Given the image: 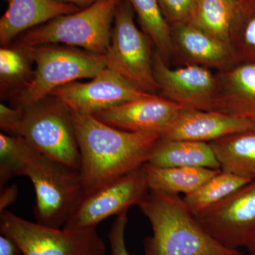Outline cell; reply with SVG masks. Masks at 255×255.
I'll use <instances>...</instances> for the list:
<instances>
[{"label":"cell","instance_id":"6da1fadb","mask_svg":"<svg viewBox=\"0 0 255 255\" xmlns=\"http://www.w3.org/2000/svg\"><path fill=\"white\" fill-rule=\"evenodd\" d=\"M71 114L81 159L83 195L147 163L161 137L157 132L116 128L91 114Z\"/></svg>","mask_w":255,"mask_h":255},{"label":"cell","instance_id":"7a4b0ae2","mask_svg":"<svg viewBox=\"0 0 255 255\" xmlns=\"http://www.w3.org/2000/svg\"><path fill=\"white\" fill-rule=\"evenodd\" d=\"M138 207L153 231L144 240V255H243L206 232L177 194L150 191Z\"/></svg>","mask_w":255,"mask_h":255},{"label":"cell","instance_id":"3957f363","mask_svg":"<svg viewBox=\"0 0 255 255\" xmlns=\"http://www.w3.org/2000/svg\"><path fill=\"white\" fill-rule=\"evenodd\" d=\"M23 46L36 68L31 80L15 94L17 107L36 104L56 89L80 79L95 78L107 68L104 55L53 44Z\"/></svg>","mask_w":255,"mask_h":255},{"label":"cell","instance_id":"277c9868","mask_svg":"<svg viewBox=\"0 0 255 255\" xmlns=\"http://www.w3.org/2000/svg\"><path fill=\"white\" fill-rule=\"evenodd\" d=\"M23 176L29 178L34 187L36 222L63 228L83 195L80 171L47 157L33 147Z\"/></svg>","mask_w":255,"mask_h":255},{"label":"cell","instance_id":"5b68a950","mask_svg":"<svg viewBox=\"0 0 255 255\" xmlns=\"http://www.w3.org/2000/svg\"><path fill=\"white\" fill-rule=\"evenodd\" d=\"M121 0H101L72 14L62 15L32 28L21 38L26 46L63 43L105 55L112 39L114 13Z\"/></svg>","mask_w":255,"mask_h":255},{"label":"cell","instance_id":"8992f818","mask_svg":"<svg viewBox=\"0 0 255 255\" xmlns=\"http://www.w3.org/2000/svg\"><path fill=\"white\" fill-rule=\"evenodd\" d=\"M22 108L16 135L42 155L80 171V150L68 109L52 96Z\"/></svg>","mask_w":255,"mask_h":255},{"label":"cell","instance_id":"52a82bcc","mask_svg":"<svg viewBox=\"0 0 255 255\" xmlns=\"http://www.w3.org/2000/svg\"><path fill=\"white\" fill-rule=\"evenodd\" d=\"M150 40L134 22L131 4L121 0L114 13L110 46L104 55L107 68L137 90L156 95L159 87L154 74Z\"/></svg>","mask_w":255,"mask_h":255},{"label":"cell","instance_id":"ba28073f","mask_svg":"<svg viewBox=\"0 0 255 255\" xmlns=\"http://www.w3.org/2000/svg\"><path fill=\"white\" fill-rule=\"evenodd\" d=\"M0 231L19 246L23 255H105L107 247L96 229L67 231L0 213Z\"/></svg>","mask_w":255,"mask_h":255},{"label":"cell","instance_id":"9c48e42d","mask_svg":"<svg viewBox=\"0 0 255 255\" xmlns=\"http://www.w3.org/2000/svg\"><path fill=\"white\" fill-rule=\"evenodd\" d=\"M150 192L144 164L82 196L63 226L67 231L96 229L104 220L138 206Z\"/></svg>","mask_w":255,"mask_h":255},{"label":"cell","instance_id":"30bf717a","mask_svg":"<svg viewBox=\"0 0 255 255\" xmlns=\"http://www.w3.org/2000/svg\"><path fill=\"white\" fill-rule=\"evenodd\" d=\"M152 95L137 90L119 74L107 68L91 81L71 82L56 89L50 95L70 112L91 115Z\"/></svg>","mask_w":255,"mask_h":255},{"label":"cell","instance_id":"8fae6325","mask_svg":"<svg viewBox=\"0 0 255 255\" xmlns=\"http://www.w3.org/2000/svg\"><path fill=\"white\" fill-rule=\"evenodd\" d=\"M195 218L223 246L231 250L245 247L255 229V181Z\"/></svg>","mask_w":255,"mask_h":255},{"label":"cell","instance_id":"7c38bea8","mask_svg":"<svg viewBox=\"0 0 255 255\" xmlns=\"http://www.w3.org/2000/svg\"><path fill=\"white\" fill-rule=\"evenodd\" d=\"M153 70L164 97L188 110L214 111L218 80L209 69L197 65L171 69L156 51Z\"/></svg>","mask_w":255,"mask_h":255},{"label":"cell","instance_id":"4fadbf2b","mask_svg":"<svg viewBox=\"0 0 255 255\" xmlns=\"http://www.w3.org/2000/svg\"><path fill=\"white\" fill-rule=\"evenodd\" d=\"M184 109L165 97L153 95L126 102L93 116L116 128L130 132H157L162 136Z\"/></svg>","mask_w":255,"mask_h":255},{"label":"cell","instance_id":"5bb4252c","mask_svg":"<svg viewBox=\"0 0 255 255\" xmlns=\"http://www.w3.org/2000/svg\"><path fill=\"white\" fill-rule=\"evenodd\" d=\"M255 128L253 122L223 112L184 109L161 137L210 142Z\"/></svg>","mask_w":255,"mask_h":255},{"label":"cell","instance_id":"9a60e30c","mask_svg":"<svg viewBox=\"0 0 255 255\" xmlns=\"http://www.w3.org/2000/svg\"><path fill=\"white\" fill-rule=\"evenodd\" d=\"M174 51L182 56L187 65L226 70L238 65L231 47L191 23L171 27Z\"/></svg>","mask_w":255,"mask_h":255},{"label":"cell","instance_id":"2e32d148","mask_svg":"<svg viewBox=\"0 0 255 255\" xmlns=\"http://www.w3.org/2000/svg\"><path fill=\"white\" fill-rule=\"evenodd\" d=\"M216 75L214 111L255 124V64L240 63Z\"/></svg>","mask_w":255,"mask_h":255},{"label":"cell","instance_id":"e0dca14e","mask_svg":"<svg viewBox=\"0 0 255 255\" xmlns=\"http://www.w3.org/2000/svg\"><path fill=\"white\" fill-rule=\"evenodd\" d=\"M80 10L57 0H8L7 9L0 18V43L6 46L21 32Z\"/></svg>","mask_w":255,"mask_h":255},{"label":"cell","instance_id":"ac0fdd59","mask_svg":"<svg viewBox=\"0 0 255 255\" xmlns=\"http://www.w3.org/2000/svg\"><path fill=\"white\" fill-rule=\"evenodd\" d=\"M147 163L159 167L221 169L209 142L169 140L162 137L154 146Z\"/></svg>","mask_w":255,"mask_h":255},{"label":"cell","instance_id":"d6986e66","mask_svg":"<svg viewBox=\"0 0 255 255\" xmlns=\"http://www.w3.org/2000/svg\"><path fill=\"white\" fill-rule=\"evenodd\" d=\"M209 143L222 170L255 181V128Z\"/></svg>","mask_w":255,"mask_h":255},{"label":"cell","instance_id":"ffe728a7","mask_svg":"<svg viewBox=\"0 0 255 255\" xmlns=\"http://www.w3.org/2000/svg\"><path fill=\"white\" fill-rule=\"evenodd\" d=\"M150 191L163 194L187 195L199 189L221 169L205 167H159L144 164Z\"/></svg>","mask_w":255,"mask_h":255},{"label":"cell","instance_id":"44dd1931","mask_svg":"<svg viewBox=\"0 0 255 255\" xmlns=\"http://www.w3.org/2000/svg\"><path fill=\"white\" fill-rule=\"evenodd\" d=\"M241 1L197 0L189 23L231 47L230 33Z\"/></svg>","mask_w":255,"mask_h":255},{"label":"cell","instance_id":"7402d4cb","mask_svg":"<svg viewBox=\"0 0 255 255\" xmlns=\"http://www.w3.org/2000/svg\"><path fill=\"white\" fill-rule=\"evenodd\" d=\"M252 181L221 169L199 189L183 198L194 216L216 206Z\"/></svg>","mask_w":255,"mask_h":255},{"label":"cell","instance_id":"603a6c76","mask_svg":"<svg viewBox=\"0 0 255 255\" xmlns=\"http://www.w3.org/2000/svg\"><path fill=\"white\" fill-rule=\"evenodd\" d=\"M133 8L142 31L164 60L174 53L172 29L164 17L157 0H127Z\"/></svg>","mask_w":255,"mask_h":255},{"label":"cell","instance_id":"cb8c5ba5","mask_svg":"<svg viewBox=\"0 0 255 255\" xmlns=\"http://www.w3.org/2000/svg\"><path fill=\"white\" fill-rule=\"evenodd\" d=\"M238 64H255V0H242L230 33Z\"/></svg>","mask_w":255,"mask_h":255},{"label":"cell","instance_id":"d4e9b609","mask_svg":"<svg viewBox=\"0 0 255 255\" xmlns=\"http://www.w3.org/2000/svg\"><path fill=\"white\" fill-rule=\"evenodd\" d=\"M32 148L20 135L0 133V189L13 178L23 175Z\"/></svg>","mask_w":255,"mask_h":255},{"label":"cell","instance_id":"484cf974","mask_svg":"<svg viewBox=\"0 0 255 255\" xmlns=\"http://www.w3.org/2000/svg\"><path fill=\"white\" fill-rule=\"evenodd\" d=\"M31 58L26 47H3L0 49V82L1 90L21 86L32 78Z\"/></svg>","mask_w":255,"mask_h":255},{"label":"cell","instance_id":"4316f807","mask_svg":"<svg viewBox=\"0 0 255 255\" xmlns=\"http://www.w3.org/2000/svg\"><path fill=\"white\" fill-rule=\"evenodd\" d=\"M197 0H157L170 27L190 22Z\"/></svg>","mask_w":255,"mask_h":255},{"label":"cell","instance_id":"83f0119b","mask_svg":"<svg viewBox=\"0 0 255 255\" xmlns=\"http://www.w3.org/2000/svg\"><path fill=\"white\" fill-rule=\"evenodd\" d=\"M128 211L119 215L114 220L108 233L112 255H130L125 242V230L128 223Z\"/></svg>","mask_w":255,"mask_h":255},{"label":"cell","instance_id":"f1b7e54d","mask_svg":"<svg viewBox=\"0 0 255 255\" xmlns=\"http://www.w3.org/2000/svg\"><path fill=\"white\" fill-rule=\"evenodd\" d=\"M22 107L15 108L7 107L4 104L0 105V128L2 132L16 135V130L22 115Z\"/></svg>","mask_w":255,"mask_h":255},{"label":"cell","instance_id":"f546056e","mask_svg":"<svg viewBox=\"0 0 255 255\" xmlns=\"http://www.w3.org/2000/svg\"><path fill=\"white\" fill-rule=\"evenodd\" d=\"M18 196L16 184L5 186L0 189V213L5 211L8 206L14 204Z\"/></svg>","mask_w":255,"mask_h":255},{"label":"cell","instance_id":"4dcf8cb0","mask_svg":"<svg viewBox=\"0 0 255 255\" xmlns=\"http://www.w3.org/2000/svg\"><path fill=\"white\" fill-rule=\"evenodd\" d=\"M0 255H23L19 246L11 238L0 236Z\"/></svg>","mask_w":255,"mask_h":255},{"label":"cell","instance_id":"1f68e13d","mask_svg":"<svg viewBox=\"0 0 255 255\" xmlns=\"http://www.w3.org/2000/svg\"><path fill=\"white\" fill-rule=\"evenodd\" d=\"M57 1H60V2L76 5L80 9H85V8L88 7V6L95 4L96 2H98L101 0H57Z\"/></svg>","mask_w":255,"mask_h":255},{"label":"cell","instance_id":"d6a6232c","mask_svg":"<svg viewBox=\"0 0 255 255\" xmlns=\"http://www.w3.org/2000/svg\"><path fill=\"white\" fill-rule=\"evenodd\" d=\"M245 247L250 255H255V229L248 238Z\"/></svg>","mask_w":255,"mask_h":255}]
</instances>
